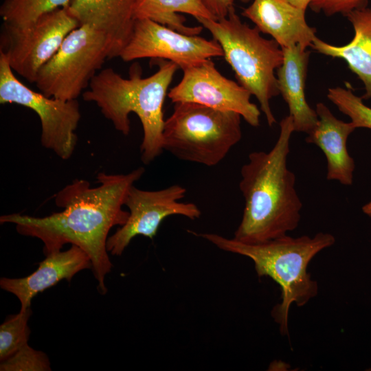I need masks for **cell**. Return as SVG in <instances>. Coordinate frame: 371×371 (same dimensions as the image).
<instances>
[{
    "label": "cell",
    "instance_id": "obj_7",
    "mask_svg": "<svg viewBox=\"0 0 371 371\" xmlns=\"http://www.w3.org/2000/svg\"><path fill=\"white\" fill-rule=\"evenodd\" d=\"M107 36L80 25L71 31L56 52L39 69L34 83L47 97L77 100L89 87L96 71L111 59Z\"/></svg>",
    "mask_w": 371,
    "mask_h": 371
},
{
    "label": "cell",
    "instance_id": "obj_1",
    "mask_svg": "<svg viewBox=\"0 0 371 371\" xmlns=\"http://www.w3.org/2000/svg\"><path fill=\"white\" fill-rule=\"evenodd\" d=\"M144 172V167H139L126 174L100 172L95 187L76 179L55 195V203L62 211L44 217L5 214L0 223H13L19 234L41 240L45 256L68 243L79 247L90 258L99 292L105 294L104 278L112 268L106 249L108 234L113 227L126 223L129 212L123 206L127 194Z\"/></svg>",
    "mask_w": 371,
    "mask_h": 371
},
{
    "label": "cell",
    "instance_id": "obj_26",
    "mask_svg": "<svg viewBox=\"0 0 371 371\" xmlns=\"http://www.w3.org/2000/svg\"><path fill=\"white\" fill-rule=\"evenodd\" d=\"M291 4L306 10L307 8L309 7V4L312 0H286Z\"/></svg>",
    "mask_w": 371,
    "mask_h": 371
},
{
    "label": "cell",
    "instance_id": "obj_10",
    "mask_svg": "<svg viewBox=\"0 0 371 371\" xmlns=\"http://www.w3.org/2000/svg\"><path fill=\"white\" fill-rule=\"evenodd\" d=\"M186 189L174 184L158 190H144L134 186L130 189L125 206L129 216L106 243V249L114 256H120L131 240L138 235L153 239L161 222L168 216L181 215L191 220L200 218L201 212L193 203H183Z\"/></svg>",
    "mask_w": 371,
    "mask_h": 371
},
{
    "label": "cell",
    "instance_id": "obj_2",
    "mask_svg": "<svg viewBox=\"0 0 371 371\" xmlns=\"http://www.w3.org/2000/svg\"><path fill=\"white\" fill-rule=\"evenodd\" d=\"M294 131L289 115L280 121L279 136L271 150L249 153L248 162L242 166L239 188L245 207L235 240L260 243L287 235L297 227L302 203L295 188V174L287 166Z\"/></svg>",
    "mask_w": 371,
    "mask_h": 371
},
{
    "label": "cell",
    "instance_id": "obj_16",
    "mask_svg": "<svg viewBox=\"0 0 371 371\" xmlns=\"http://www.w3.org/2000/svg\"><path fill=\"white\" fill-rule=\"evenodd\" d=\"M318 122L308 133L307 143L317 146L327 160L326 179L337 181L344 186H350L353 181L355 161L349 155L347 141L356 129L351 122L337 119L322 102L316 104Z\"/></svg>",
    "mask_w": 371,
    "mask_h": 371
},
{
    "label": "cell",
    "instance_id": "obj_6",
    "mask_svg": "<svg viewBox=\"0 0 371 371\" xmlns=\"http://www.w3.org/2000/svg\"><path fill=\"white\" fill-rule=\"evenodd\" d=\"M241 118L233 111L176 102L164 121L163 149L182 161L216 166L241 139Z\"/></svg>",
    "mask_w": 371,
    "mask_h": 371
},
{
    "label": "cell",
    "instance_id": "obj_15",
    "mask_svg": "<svg viewBox=\"0 0 371 371\" xmlns=\"http://www.w3.org/2000/svg\"><path fill=\"white\" fill-rule=\"evenodd\" d=\"M136 0H71L68 12L80 25H89L109 38L111 59L119 57L128 42L135 21Z\"/></svg>",
    "mask_w": 371,
    "mask_h": 371
},
{
    "label": "cell",
    "instance_id": "obj_21",
    "mask_svg": "<svg viewBox=\"0 0 371 371\" xmlns=\"http://www.w3.org/2000/svg\"><path fill=\"white\" fill-rule=\"evenodd\" d=\"M32 310L27 308L10 315L0 326V360L3 361L27 344L30 329L27 325Z\"/></svg>",
    "mask_w": 371,
    "mask_h": 371
},
{
    "label": "cell",
    "instance_id": "obj_19",
    "mask_svg": "<svg viewBox=\"0 0 371 371\" xmlns=\"http://www.w3.org/2000/svg\"><path fill=\"white\" fill-rule=\"evenodd\" d=\"M180 14L212 19L199 0H136L135 19H149L188 35H199L203 26H188Z\"/></svg>",
    "mask_w": 371,
    "mask_h": 371
},
{
    "label": "cell",
    "instance_id": "obj_9",
    "mask_svg": "<svg viewBox=\"0 0 371 371\" xmlns=\"http://www.w3.org/2000/svg\"><path fill=\"white\" fill-rule=\"evenodd\" d=\"M79 25L63 8L46 13L25 26L3 23L0 53L5 55L14 72L34 83L41 67L56 52L67 35Z\"/></svg>",
    "mask_w": 371,
    "mask_h": 371
},
{
    "label": "cell",
    "instance_id": "obj_8",
    "mask_svg": "<svg viewBox=\"0 0 371 371\" xmlns=\"http://www.w3.org/2000/svg\"><path fill=\"white\" fill-rule=\"evenodd\" d=\"M0 103H13L33 110L41 125V143L63 160L73 155L78 140L76 131L81 118L77 100L47 97L23 84L0 53Z\"/></svg>",
    "mask_w": 371,
    "mask_h": 371
},
{
    "label": "cell",
    "instance_id": "obj_5",
    "mask_svg": "<svg viewBox=\"0 0 371 371\" xmlns=\"http://www.w3.org/2000/svg\"><path fill=\"white\" fill-rule=\"evenodd\" d=\"M196 19L220 45L238 82L256 98L268 125L272 126L276 120L270 100L280 94L275 71L283 63L282 47L275 40L262 37L256 26L243 23L235 9L218 20Z\"/></svg>",
    "mask_w": 371,
    "mask_h": 371
},
{
    "label": "cell",
    "instance_id": "obj_13",
    "mask_svg": "<svg viewBox=\"0 0 371 371\" xmlns=\"http://www.w3.org/2000/svg\"><path fill=\"white\" fill-rule=\"evenodd\" d=\"M241 14L260 32L269 34L282 48L299 45L306 49L316 37V29L308 25L306 10L286 0H252Z\"/></svg>",
    "mask_w": 371,
    "mask_h": 371
},
{
    "label": "cell",
    "instance_id": "obj_4",
    "mask_svg": "<svg viewBox=\"0 0 371 371\" xmlns=\"http://www.w3.org/2000/svg\"><path fill=\"white\" fill-rule=\"evenodd\" d=\"M190 233L200 236L218 248L250 258L258 277L267 276L281 288V302L271 311L282 335H289L290 306L307 304L318 293V284L307 269L311 260L322 250L335 243L328 233L319 232L313 237L296 238L288 235L260 243H245L214 233Z\"/></svg>",
    "mask_w": 371,
    "mask_h": 371
},
{
    "label": "cell",
    "instance_id": "obj_20",
    "mask_svg": "<svg viewBox=\"0 0 371 371\" xmlns=\"http://www.w3.org/2000/svg\"><path fill=\"white\" fill-rule=\"evenodd\" d=\"M71 0H4L0 7L3 23L21 27L58 8H67Z\"/></svg>",
    "mask_w": 371,
    "mask_h": 371
},
{
    "label": "cell",
    "instance_id": "obj_28",
    "mask_svg": "<svg viewBox=\"0 0 371 371\" xmlns=\"http://www.w3.org/2000/svg\"><path fill=\"white\" fill-rule=\"evenodd\" d=\"M240 1L243 2V3H248L252 0H240Z\"/></svg>",
    "mask_w": 371,
    "mask_h": 371
},
{
    "label": "cell",
    "instance_id": "obj_24",
    "mask_svg": "<svg viewBox=\"0 0 371 371\" xmlns=\"http://www.w3.org/2000/svg\"><path fill=\"white\" fill-rule=\"evenodd\" d=\"M368 5V0H312L309 4L311 10L323 12L330 16L337 14L346 15L350 12Z\"/></svg>",
    "mask_w": 371,
    "mask_h": 371
},
{
    "label": "cell",
    "instance_id": "obj_22",
    "mask_svg": "<svg viewBox=\"0 0 371 371\" xmlns=\"http://www.w3.org/2000/svg\"><path fill=\"white\" fill-rule=\"evenodd\" d=\"M327 98L350 118L356 128L371 130V108L364 104L361 97L356 95L349 89L337 87L328 89Z\"/></svg>",
    "mask_w": 371,
    "mask_h": 371
},
{
    "label": "cell",
    "instance_id": "obj_11",
    "mask_svg": "<svg viewBox=\"0 0 371 371\" xmlns=\"http://www.w3.org/2000/svg\"><path fill=\"white\" fill-rule=\"evenodd\" d=\"M119 57L125 62L145 58L167 60L183 70L211 58L223 57V52L214 39L185 34L149 19H136Z\"/></svg>",
    "mask_w": 371,
    "mask_h": 371
},
{
    "label": "cell",
    "instance_id": "obj_14",
    "mask_svg": "<svg viewBox=\"0 0 371 371\" xmlns=\"http://www.w3.org/2000/svg\"><path fill=\"white\" fill-rule=\"evenodd\" d=\"M38 269L21 278H1L0 286L14 295L21 302V309L30 308L32 298L65 279L70 282L79 271L92 269L89 256L79 247L71 245L66 251L45 256Z\"/></svg>",
    "mask_w": 371,
    "mask_h": 371
},
{
    "label": "cell",
    "instance_id": "obj_25",
    "mask_svg": "<svg viewBox=\"0 0 371 371\" xmlns=\"http://www.w3.org/2000/svg\"><path fill=\"white\" fill-rule=\"evenodd\" d=\"M209 12L214 19L218 20L226 17L234 9V0H199Z\"/></svg>",
    "mask_w": 371,
    "mask_h": 371
},
{
    "label": "cell",
    "instance_id": "obj_3",
    "mask_svg": "<svg viewBox=\"0 0 371 371\" xmlns=\"http://www.w3.org/2000/svg\"><path fill=\"white\" fill-rule=\"evenodd\" d=\"M155 60L159 69L142 77V70L133 64L128 78H122L112 68H105L91 79L82 95L97 104L101 113L124 135L131 131L129 115L139 117L143 128L141 159L149 164L163 152L164 125L163 106L168 87L179 67L172 61Z\"/></svg>",
    "mask_w": 371,
    "mask_h": 371
},
{
    "label": "cell",
    "instance_id": "obj_27",
    "mask_svg": "<svg viewBox=\"0 0 371 371\" xmlns=\"http://www.w3.org/2000/svg\"><path fill=\"white\" fill-rule=\"evenodd\" d=\"M363 212L371 218V201L367 203L362 207Z\"/></svg>",
    "mask_w": 371,
    "mask_h": 371
},
{
    "label": "cell",
    "instance_id": "obj_23",
    "mask_svg": "<svg viewBox=\"0 0 371 371\" xmlns=\"http://www.w3.org/2000/svg\"><path fill=\"white\" fill-rule=\"evenodd\" d=\"M50 362L46 354L36 350L27 344L12 356L1 361V371H49Z\"/></svg>",
    "mask_w": 371,
    "mask_h": 371
},
{
    "label": "cell",
    "instance_id": "obj_17",
    "mask_svg": "<svg viewBox=\"0 0 371 371\" xmlns=\"http://www.w3.org/2000/svg\"><path fill=\"white\" fill-rule=\"evenodd\" d=\"M282 49L283 63L276 70L280 93L288 105L295 131L308 134L318 122L316 111L308 104L304 91L310 52L299 45Z\"/></svg>",
    "mask_w": 371,
    "mask_h": 371
},
{
    "label": "cell",
    "instance_id": "obj_18",
    "mask_svg": "<svg viewBox=\"0 0 371 371\" xmlns=\"http://www.w3.org/2000/svg\"><path fill=\"white\" fill-rule=\"evenodd\" d=\"M354 29V36L341 46L328 43L317 36L311 47L317 52L346 61L349 69L363 83V100L371 98V7L355 9L345 15Z\"/></svg>",
    "mask_w": 371,
    "mask_h": 371
},
{
    "label": "cell",
    "instance_id": "obj_12",
    "mask_svg": "<svg viewBox=\"0 0 371 371\" xmlns=\"http://www.w3.org/2000/svg\"><path fill=\"white\" fill-rule=\"evenodd\" d=\"M181 81L168 94L173 103L191 102L236 112L249 125L260 124V111L251 102V93L223 76L211 59L183 69Z\"/></svg>",
    "mask_w": 371,
    "mask_h": 371
}]
</instances>
